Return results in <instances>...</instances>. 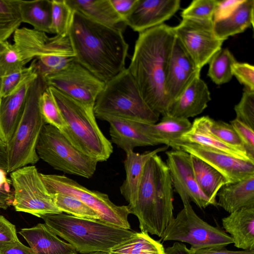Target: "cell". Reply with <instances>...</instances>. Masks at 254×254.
<instances>
[{"label": "cell", "instance_id": "cell-1", "mask_svg": "<svg viewBox=\"0 0 254 254\" xmlns=\"http://www.w3.org/2000/svg\"><path fill=\"white\" fill-rule=\"evenodd\" d=\"M68 37L75 61L105 83L126 68L128 45L121 30L73 11Z\"/></svg>", "mask_w": 254, "mask_h": 254}, {"label": "cell", "instance_id": "cell-2", "mask_svg": "<svg viewBox=\"0 0 254 254\" xmlns=\"http://www.w3.org/2000/svg\"><path fill=\"white\" fill-rule=\"evenodd\" d=\"M175 39L173 27L165 24L139 33L128 67L146 103L163 116L168 108L164 85Z\"/></svg>", "mask_w": 254, "mask_h": 254}, {"label": "cell", "instance_id": "cell-3", "mask_svg": "<svg viewBox=\"0 0 254 254\" xmlns=\"http://www.w3.org/2000/svg\"><path fill=\"white\" fill-rule=\"evenodd\" d=\"M173 190L168 167L157 154L146 163L134 202L127 205L141 232L161 237L174 218Z\"/></svg>", "mask_w": 254, "mask_h": 254}, {"label": "cell", "instance_id": "cell-4", "mask_svg": "<svg viewBox=\"0 0 254 254\" xmlns=\"http://www.w3.org/2000/svg\"><path fill=\"white\" fill-rule=\"evenodd\" d=\"M40 218L54 234L82 254L96 252L108 253L135 232L100 220L79 218L63 213L47 214Z\"/></svg>", "mask_w": 254, "mask_h": 254}, {"label": "cell", "instance_id": "cell-5", "mask_svg": "<svg viewBox=\"0 0 254 254\" xmlns=\"http://www.w3.org/2000/svg\"><path fill=\"white\" fill-rule=\"evenodd\" d=\"M47 89L66 122V127L61 131L64 136L78 150L98 162L107 160L113 147L98 127L94 111L52 86Z\"/></svg>", "mask_w": 254, "mask_h": 254}, {"label": "cell", "instance_id": "cell-6", "mask_svg": "<svg viewBox=\"0 0 254 254\" xmlns=\"http://www.w3.org/2000/svg\"><path fill=\"white\" fill-rule=\"evenodd\" d=\"M48 87L38 75L30 84L23 115L9 142L7 144V173L39 160L36 146L41 131L46 124L40 110V99Z\"/></svg>", "mask_w": 254, "mask_h": 254}, {"label": "cell", "instance_id": "cell-7", "mask_svg": "<svg viewBox=\"0 0 254 254\" xmlns=\"http://www.w3.org/2000/svg\"><path fill=\"white\" fill-rule=\"evenodd\" d=\"M95 117L107 115L155 124L159 115L146 103L128 68L106 82L94 107Z\"/></svg>", "mask_w": 254, "mask_h": 254}, {"label": "cell", "instance_id": "cell-8", "mask_svg": "<svg viewBox=\"0 0 254 254\" xmlns=\"http://www.w3.org/2000/svg\"><path fill=\"white\" fill-rule=\"evenodd\" d=\"M39 159L55 169L86 178L94 174L98 162L75 148L60 130L45 124L36 146Z\"/></svg>", "mask_w": 254, "mask_h": 254}, {"label": "cell", "instance_id": "cell-9", "mask_svg": "<svg viewBox=\"0 0 254 254\" xmlns=\"http://www.w3.org/2000/svg\"><path fill=\"white\" fill-rule=\"evenodd\" d=\"M183 208L174 218L161 237L163 241H175L191 245L190 249L222 248L233 243L230 236L199 217L186 197L181 199Z\"/></svg>", "mask_w": 254, "mask_h": 254}, {"label": "cell", "instance_id": "cell-10", "mask_svg": "<svg viewBox=\"0 0 254 254\" xmlns=\"http://www.w3.org/2000/svg\"><path fill=\"white\" fill-rule=\"evenodd\" d=\"M40 176L50 194L60 193L74 196L95 210L100 220L120 228L131 229L127 205H117L107 194L89 190L64 175L40 173Z\"/></svg>", "mask_w": 254, "mask_h": 254}, {"label": "cell", "instance_id": "cell-11", "mask_svg": "<svg viewBox=\"0 0 254 254\" xmlns=\"http://www.w3.org/2000/svg\"><path fill=\"white\" fill-rule=\"evenodd\" d=\"M14 192L12 205L16 211L40 217L63 213L56 205L34 165L18 169L10 174Z\"/></svg>", "mask_w": 254, "mask_h": 254}, {"label": "cell", "instance_id": "cell-12", "mask_svg": "<svg viewBox=\"0 0 254 254\" xmlns=\"http://www.w3.org/2000/svg\"><path fill=\"white\" fill-rule=\"evenodd\" d=\"M173 28L176 37L200 69L222 48L224 41L216 36L213 20L185 18Z\"/></svg>", "mask_w": 254, "mask_h": 254}, {"label": "cell", "instance_id": "cell-13", "mask_svg": "<svg viewBox=\"0 0 254 254\" xmlns=\"http://www.w3.org/2000/svg\"><path fill=\"white\" fill-rule=\"evenodd\" d=\"M52 86L94 111L96 99L105 83L75 60L60 72L45 79Z\"/></svg>", "mask_w": 254, "mask_h": 254}, {"label": "cell", "instance_id": "cell-14", "mask_svg": "<svg viewBox=\"0 0 254 254\" xmlns=\"http://www.w3.org/2000/svg\"><path fill=\"white\" fill-rule=\"evenodd\" d=\"M13 41L22 60L27 64L34 59L56 54L74 55L68 35L50 37L44 32L22 27L15 31Z\"/></svg>", "mask_w": 254, "mask_h": 254}, {"label": "cell", "instance_id": "cell-15", "mask_svg": "<svg viewBox=\"0 0 254 254\" xmlns=\"http://www.w3.org/2000/svg\"><path fill=\"white\" fill-rule=\"evenodd\" d=\"M172 149H181L205 162L223 175L229 183L254 175V163L192 143L178 140Z\"/></svg>", "mask_w": 254, "mask_h": 254}, {"label": "cell", "instance_id": "cell-16", "mask_svg": "<svg viewBox=\"0 0 254 254\" xmlns=\"http://www.w3.org/2000/svg\"><path fill=\"white\" fill-rule=\"evenodd\" d=\"M172 186L181 198L187 197L200 208L212 205L199 189L192 170L190 155L181 149L166 152Z\"/></svg>", "mask_w": 254, "mask_h": 254}, {"label": "cell", "instance_id": "cell-17", "mask_svg": "<svg viewBox=\"0 0 254 254\" xmlns=\"http://www.w3.org/2000/svg\"><path fill=\"white\" fill-rule=\"evenodd\" d=\"M200 70L176 37L164 85L168 107L196 77L200 75Z\"/></svg>", "mask_w": 254, "mask_h": 254}, {"label": "cell", "instance_id": "cell-18", "mask_svg": "<svg viewBox=\"0 0 254 254\" xmlns=\"http://www.w3.org/2000/svg\"><path fill=\"white\" fill-rule=\"evenodd\" d=\"M95 117L109 123L112 142L126 153L133 150L136 147L159 144L149 135L147 130L148 123L107 115Z\"/></svg>", "mask_w": 254, "mask_h": 254}, {"label": "cell", "instance_id": "cell-19", "mask_svg": "<svg viewBox=\"0 0 254 254\" xmlns=\"http://www.w3.org/2000/svg\"><path fill=\"white\" fill-rule=\"evenodd\" d=\"M180 3V0H138L126 23L140 33L164 24L179 9Z\"/></svg>", "mask_w": 254, "mask_h": 254}, {"label": "cell", "instance_id": "cell-20", "mask_svg": "<svg viewBox=\"0 0 254 254\" xmlns=\"http://www.w3.org/2000/svg\"><path fill=\"white\" fill-rule=\"evenodd\" d=\"M211 100L210 93L205 82L200 75L169 105L166 115L188 119L201 114Z\"/></svg>", "mask_w": 254, "mask_h": 254}, {"label": "cell", "instance_id": "cell-21", "mask_svg": "<svg viewBox=\"0 0 254 254\" xmlns=\"http://www.w3.org/2000/svg\"><path fill=\"white\" fill-rule=\"evenodd\" d=\"M35 79L24 81L10 94L0 97V139L6 144L21 118L30 85Z\"/></svg>", "mask_w": 254, "mask_h": 254}, {"label": "cell", "instance_id": "cell-22", "mask_svg": "<svg viewBox=\"0 0 254 254\" xmlns=\"http://www.w3.org/2000/svg\"><path fill=\"white\" fill-rule=\"evenodd\" d=\"M18 233L28 243L34 254H77L73 247L59 238L45 223L22 228Z\"/></svg>", "mask_w": 254, "mask_h": 254}, {"label": "cell", "instance_id": "cell-23", "mask_svg": "<svg viewBox=\"0 0 254 254\" xmlns=\"http://www.w3.org/2000/svg\"><path fill=\"white\" fill-rule=\"evenodd\" d=\"M225 230L234 246L243 250H254V207H244L222 219Z\"/></svg>", "mask_w": 254, "mask_h": 254}, {"label": "cell", "instance_id": "cell-24", "mask_svg": "<svg viewBox=\"0 0 254 254\" xmlns=\"http://www.w3.org/2000/svg\"><path fill=\"white\" fill-rule=\"evenodd\" d=\"M210 119L208 116L196 118L191 124L190 128L178 140L199 144L238 159L254 163V160L247 153L225 144L213 135L209 128Z\"/></svg>", "mask_w": 254, "mask_h": 254}, {"label": "cell", "instance_id": "cell-25", "mask_svg": "<svg viewBox=\"0 0 254 254\" xmlns=\"http://www.w3.org/2000/svg\"><path fill=\"white\" fill-rule=\"evenodd\" d=\"M169 146L165 145L152 151L140 154L133 150L126 152L124 161L126 179L120 187V192L129 205L135 200L145 165L148 159L158 153L164 151Z\"/></svg>", "mask_w": 254, "mask_h": 254}, {"label": "cell", "instance_id": "cell-26", "mask_svg": "<svg viewBox=\"0 0 254 254\" xmlns=\"http://www.w3.org/2000/svg\"><path fill=\"white\" fill-rule=\"evenodd\" d=\"M73 11L103 25L124 31L127 26L110 0H65Z\"/></svg>", "mask_w": 254, "mask_h": 254}, {"label": "cell", "instance_id": "cell-27", "mask_svg": "<svg viewBox=\"0 0 254 254\" xmlns=\"http://www.w3.org/2000/svg\"><path fill=\"white\" fill-rule=\"evenodd\" d=\"M217 196V205L229 213L244 207H254V175L223 186Z\"/></svg>", "mask_w": 254, "mask_h": 254}, {"label": "cell", "instance_id": "cell-28", "mask_svg": "<svg viewBox=\"0 0 254 254\" xmlns=\"http://www.w3.org/2000/svg\"><path fill=\"white\" fill-rule=\"evenodd\" d=\"M254 0H243L228 16L213 21L215 34L223 41L254 26Z\"/></svg>", "mask_w": 254, "mask_h": 254}, {"label": "cell", "instance_id": "cell-29", "mask_svg": "<svg viewBox=\"0 0 254 254\" xmlns=\"http://www.w3.org/2000/svg\"><path fill=\"white\" fill-rule=\"evenodd\" d=\"M190 155V161L196 183L201 190L211 201L212 205L217 206V194L220 189L229 184L227 179L213 167Z\"/></svg>", "mask_w": 254, "mask_h": 254}, {"label": "cell", "instance_id": "cell-30", "mask_svg": "<svg viewBox=\"0 0 254 254\" xmlns=\"http://www.w3.org/2000/svg\"><path fill=\"white\" fill-rule=\"evenodd\" d=\"M22 22L27 23L33 29L51 34L52 0H18Z\"/></svg>", "mask_w": 254, "mask_h": 254}, {"label": "cell", "instance_id": "cell-31", "mask_svg": "<svg viewBox=\"0 0 254 254\" xmlns=\"http://www.w3.org/2000/svg\"><path fill=\"white\" fill-rule=\"evenodd\" d=\"M188 119L177 118L168 115L163 116L160 123L147 125L149 135L159 144L172 147L181 136L191 127Z\"/></svg>", "mask_w": 254, "mask_h": 254}, {"label": "cell", "instance_id": "cell-32", "mask_svg": "<svg viewBox=\"0 0 254 254\" xmlns=\"http://www.w3.org/2000/svg\"><path fill=\"white\" fill-rule=\"evenodd\" d=\"M164 251L160 242L141 231L135 232L129 238L115 246L108 254H164Z\"/></svg>", "mask_w": 254, "mask_h": 254}, {"label": "cell", "instance_id": "cell-33", "mask_svg": "<svg viewBox=\"0 0 254 254\" xmlns=\"http://www.w3.org/2000/svg\"><path fill=\"white\" fill-rule=\"evenodd\" d=\"M237 62L232 53L227 48H221L208 62L207 75L217 85L230 81L232 77V65Z\"/></svg>", "mask_w": 254, "mask_h": 254}, {"label": "cell", "instance_id": "cell-34", "mask_svg": "<svg viewBox=\"0 0 254 254\" xmlns=\"http://www.w3.org/2000/svg\"><path fill=\"white\" fill-rule=\"evenodd\" d=\"M21 23L18 0H0V43L7 40Z\"/></svg>", "mask_w": 254, "mask_h": 254}, {"label": "cell", "instance_id": "cell-35", "mask_svg": "<svg viewBox=\"0 0 254 254\" xmlns=\"http://www.w3.org/2000/svg\"><path fill=\"white\" fill-rule=\"evenodd\" d=\"M51 194L56 205L63 213L79 218L100 220L99 214L95 210L78 198L60 193Z\"/></svg>", "mask_w": 254, "mask_h": 254}, {"label": "cell", "instance_id": "cell-36", "mask_svg": "<svg viewBox=\"0 0 254 254\" xmlns=\"http://www.w3.org/2000/svg\"><path fill=\"white\" fill-rule=\"evenodd\" d=\"M73 13L65 0H52L51 34L68 35Z\"/></svg>", "mask_w": 254, "mask_h": 254}, {"label": "cell", "instance_id": "cell-37", "mask_svg": "<svg viewBox=\"0 0 254 254\" xmlns=\"http://www.w3.org/2000/svg\"><path fill=\"white\" fill-rule=\"evenodd\" d=\"M27 63L22 60L19 52L13 44L7 40L0 43V77L20 71Z\"/></svg>", "mask_w": 254, "mask_h": 254}, {"label": "cell", "instance_id": "cell-38", "mask_svg": "<svg viewBox=\"0 0 254 254\" xmlns=\"http://www.w3.org/2000/svg\"><path fill=\"white\" fill-rule=\"evenodd\" d=\"M40 106L41 114L46 124L52 125L61 131L66 127V124L61 111L47 88L41 96Z\"/></svg>", "mask_w": 254, "mask_h": 254}, {"label": "cell", "instance_id": "cell-39", "mask_svg": "<svg viewBox=\"0 0 254 254\" xmlns=\"http://www.w3.org/2000/svg\"><path fill=\"white\" fill-rule=\"evenodd\" d=\"M209 128L211 133L222 142L248 154L238 134L230 124L222 121H215L210 118Z\"/></svg>", "mask_w": 254, "mask_h": 254}, {"label": "cell", "instance_id": "cell-40", "mask_svg": "<svg viewBox=\"0 0 254 254\" xmlns=\"http://www.w3.org/2000/svg\"><path fill=\"white\" fill-rule=\"evenodd\" d=\"M38 76L31 64L28 67L1 77L0 97L8 95L24 81L35 79Z\"/></svg>", "mask_w": 254, "mask_h": 254}, {"label": "cell", "instance_id": "cell-41", "mask_svg": "<svg viewBox=\"0 0 254 254\" xmlns=\"http://www.w3.org/2000/svg\"><path fill=\"white\" fill-rule=\"evenodd\" d=\"M217 0H194L181 12L183 18L213 20Z\"/></svg>", "mask_w": 254, "mask_h": 254}, {"label": "cell", "instance_id": "cell-42", "mask_svg": "<svg viewBox=\"0 0 254 254\" xmlns=\"http://www.w3.org/2000/svg\"><path fill=\"white\" fill-rule=\"evenodd\" d=\"M236 119L254 129V91L244 88L240 101L234 107Z\"/></svg>", "mask_w": 254, "mask_h": 254}, {"label": "cell", "instance_id": "cell-43", "mask_svg": "<svg viewBox=\"0 0 254 254\" xmlns=\"http://www.w3.org/2000/svg\"><path fill=\"white\" fill-rule=\"evenodd\" d=\"M233 75L245 87L254 91V67L248 63L236 62L232 66Z\"/></svg>", "mask_w": 254, "mask_h": 254}, {"label": "cell", "instance_id": "cell-44", "mask_svg": "<svg viewBox=\"0 0 254 254\" xmlns=\"http://www.w3.org/2000/svg\"><path fill=\"white\" fill-rule=\"evenodd\" d=\"M230 124L237 131L250 156L254 159V129L235 119Z\"/></svg>", "mask_w": 254, "mask_h": 254}, {"label": "cell", "instance_id": "cell-45", "mask_svg": "<svg viewBox=\"0 0 254 254\" xmlns=\"http://www.w3.org/2000/svg\"><path fill=\"white\" fill-rule=\"evenodd\" d=\"M19 241L15 226L0 215V251Z\"/></svg>", "mask_w": 254, "mask_h": 254}, {"label": "cell", "instance_id": "cell-46", "mask_svg": "<svg viewBox=\"0 0 254 254\" xmlns=\"http://www.w3.org/2000/svg\"><path fill=\"white\" fill-rule=\"evenodd\" d=\"M7 173L0 169V208L6 209L12 205L14 198L13 190L10 188L11 180L6 177Z\"/></svg>", "mask_w": 254, "mask_h": 254}, {"label": "cell", "instance_id": "cell-47", "mask_svg": "<svg viewBox=\"0 0 254 254\" xmlns=\"http://www.w3.org/2000/svg\"><path fill=\"white\" fill-rule=\"evenodd\" d=\"M243 0H218L213 15V21L218 20L228 16Z\"/></svg>", "mask_w": 254, "mask_h": 254}, {"label": "cell", "instance_id": "cell-48", "mask_svg": "<svg viewBox=\"0 0 254 254\" xmlns=\"http://www.w3.org/2000/svg\"><path fill=\"white\" fill-rule=\"evenodd\" d=\"M110 1L117 13L126 22L134 8L138 0H110Z\"/></svg>", "mask_w": 254, "mask_h": 254}, {"label": "cell", "instance_id": "cell-49", "mask_svg": "<svg viewBox=\"0 0 254 254\" xmlns=\"http://www.w3.org/2000/svg\"><path fill=\"white\" fill-rule=\"evenodd\" d=\"M192 254H254V250L230 251L222 248H203L191 250Z\"/></svg>", "mask_w": 254, "mask_h": 254}, {"label": "cell", "instance_id": "cell-50", "mask_svg": "<svg viewBox=\"0 0 254 254\" xmlns=\"http://www.w3.org/2000/svg\"><path fill=\"white\" fill-rule=\"evenodd\" d=\"M0 254H34L30 247L24 245L20 241L0 251Z\"/></svg>", "mask_w": 254, "mask_h": 254}, {"label": "cell", "instance_id": "cell-51", "mask_svg": "<svg viewBox=\"0 0 254 254\" xmlns=\"http://www.w3.org/2000/svg\"><path fill=\"white\" fill-rule=\"evenodd\" d=\"M164 254H192V253L185 245L176 242L165 250Z\"/></svg>", "mask_w": 254, "mask_h": 254}, {"label": "cell", "instance_id": "cell-52", "mask_svg": "<svg viewBox=\"0 0 254 254\" xmlns=\"http://www.w3.org/2000/svg\"><path fill=\"white\" fill-rule=\"evenodd\" d=\"M7 144L0 139V169L7 173Z\"/></svg>", "mask_w": 254, "mask_h": 254}, {"label": "cell", "instance_id": "cell-53", "mask_svg": "<svg viewBox=\"0 0 254 254\" xmlns=\"http://www.w3.org/2000/svg\"><path fill=\"white\" fill-rule=\"evenodd\" d=\"M86 254H108V253H106V252H93V253H90Z\"/></svg>", "mask_w": 254, "mask_h": 254}, {"label": "cell", "instance_id": "cell-54", "mask_svg": "<svg viewBox=\"0 0 254 254\" xmlns=\"http://www.w3.org/2000/svg\"><path fill=\"white\" fill-rule=\"evenodd\" d=\"M0 84H1V77H0Z\"/></svg>", "mask_w": 254, "mask_h": 254}]
</instances>
